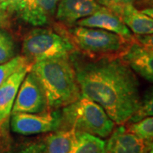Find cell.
I'll return each instance as SVG.
<instances>
[{
    "label": "cell",
    "instance_id": "9",
    "mask_svg": "<svg viewBox=\"0 0 153 153\" xmlns=\"http://www.w3.org/2000/svg\"><path fill=\"white\" fill-rule=\"evenodd\" d=\"M150 140H146L119 125L111 132L105 141V153H148Z\"/></svg>",
    "mask_w": 153,
    "mask_h": 153
},
{
    "label": "cell",
    "instance_id": "14",
    "mask_svg": "<svg viewBox=\"0 0 153 153\" xmlns=\"http://www.w3.org/2000/svg\"><path fill=\"white\" fill-rule=\"evenodd\" d=\"M111 11L120 18L134 36L153 33V19L138 10L134 4L121 6Z\"/></svg>",
    "mask_w": 153,
    "mask_h": 153
},
{
    "label": "cell",
    "instance_id": "18",
    "mask_svg": "<svg viewBox=\"0 0 153 153\" xmlns=\"http://www.w3.org/2000/svg\"><path fill=\"white\" fill-rule=\"evenodd\" d=\"M126 128L138 137L146 140H153V116L128 123Z\"/></svg>",
    "mask_w": 153,
    "mask_h": 153
},
{
    "label": "cell",
    "instance_id": "3",
    "mask_svg": "<svg viewBox=\"0 0 153 153\" xmlns=\"http://www.w3.org/2000/svg\"><path fill=\"white\" fill-rule=\"evenodd\" d=\"M54 27L70 39L76 50L90 59L121 57L134 41L100 28L66 26L59 22Z\"/></svg>",
    "mask_w": 153,
    "mask_h": 153
},
{
    "label": "cell",
    "instance_id": "28",
    "mask_svg": "<svg viewBox=\"0 0 153 153\" xmlns=\"http://www.w3.org/2000/svg\"><path fill=\"white\" fill-rule=\"evenodd\" d=\"M2 146H3V129H2V127H0V152H1Z\"/></svg>",
    "mask_w": 153,
    "mask_h": 153
},
{
    "label": "cell",
    "instance_id": "2",
    "mask_svg": "<svg viewBox=\"0 0 153 153\" xmlns=\"http://www.w3.org/2000/svg\"><path fill=\"white\" fill-rule=\"evenodd\" d=\"M43 88L48 110L61 109L81 97L71 56L35 62L31 70Z\"/></svg>",
    "mask_w": 153,
    "mask_h": 153
},
{
    "label": "cell",
    "instance_id": "24",
    "mask_svg": "<svg viewBox=\"0 0 153 153\" xmlns=\"http://www.w3.org/2000/svg\"><path fill=\"white\" fill-rule=\"evenodd\" d=\"M134 38L137 43L142 45L143 47L153 50V33L143 36H134Z\"/></svg>",
    "mask_w": 153,
    "mask_h": 153
},
{
    "label": "cell",
    "instance_id": "22",
    "mask_svg": "<svg viewBox=\"0 0 153 153\" xmlns=\"http://www.w3.org/2000/svg\"><path fill=\"white\" fill-rule=\"evenodd\" d=\"M97 2L100 5L109 9L110 10H113L121 6L135 4L138 0H97Z\"/></svg>",
    "mask_w": 153,
    "mask_h": 153
},
{
    "label": "cell",
    "instance_id": "15",
    "mask_svg": "<svg viewBox=\"0 0 153 153\" xmlns=\"http://www.w3.org/2000/svg\"><path fill=\"white\" fill-rule=\"evenodd\" d=\"M44 153H69L76 141L74 129H59L44 137Z\"/></svg>",
    "mask_w": 153,
    "mask_h": 153
},
{
    "label": "cell",
    "instance_id": "21",
    "mask_svg": "<svg viewBox=\"0 0 153 153\" xmlns=\"http://www.w3.org/2000/svg\"><path fill=\"white\" fill-rule=\"evenodd\" d=\"M15 42L9 33L0 30V65L15 57Z\"/></svg>",
    "mask_w": 153,
    "mask_h": 153
},
{
    "label": "cell",
    "instance_id": "20",
    "mask_svg": "<svg viewBox=\"0 0 153 153\" xmlns=\"http://www.w3.org/2000/svg\"><path fill=\"white\" fill-rule=\"evenodd\" d=\"M30 63L23 55L15 56L11 60L0 65V86L5 82L10 76L22 66Z\"/></svg>",
    "mask_w": 153,
    "mask_h": 153
},
{
    "label": "cell",
    "instance_id": "27",
    "mask_svg": "<svg viewBox=\"0 0 153 153\" xmlns=\"http://www.w3.org/2000/svg\"><path fill=\"white\" fill-rule=\"evenodd\" d=\"M140 10L142 11L143 13L146 14L147 16H149L150 17H152L153 19V7H149V8H144V9H141Z\"/></svg>",
    "mask_w": 153,
    "mask_h": 153
},
{
    "label": "cell",
    "instance_id": "10",
    "mask_svg": "<svg viewBox=\"0 0 153 153\" xmlns=\"http://www.w3.org/2000/svg\"><path fill=\"white\" fill-rule=\"evenodd\" d=\"M102 8L96 0H60L55 12V20L71 26L79 20L94 14Z\"/></svg>",
    "mask_w": 153,
    "mask_h": 153
},
{
    "label": "cell",
    "instance_id": "5",
    "mask_svg": "<svg viewBox=\"0 0 153 153\" xmlns=\"http://www.w3.org/2000/svg\"><path fill=\"white\" fill-rule=\"evenodd\" d=\"M22 49L23 56L31 64L71 56L76 52L70 39L55 27H38L29 31L23 38Z\"/></svg>",
    "mask_w": 153,
    "mask_h": 153
},
{
    "label": "cell",
    "instance_id": "16",
    "mask_svg": "<svg viewBox=\"0 0 153 153\" xmlns=\"http://www.w3.org/2000/svg\"><path fill=\"white\" fill-rule=\"evenodd\" d=\"M69 153H105V141L83 132H76V141Z\"/></svg>",
    "mask_w": 153,
    "mask_h": 153
},
{
    "label": "cell",
    "instance_id": "4",
    "mask_svg": "<svg viewBox=\"0 0 153 153\" xmlns=\"http://www.w3.org/2000/svg\"><path fill=\"white\" fill-rule=\"evenodd\" d=\"M60 111V129L72 128L100 138L109 137L114 129L115 123L102 106L83 95Z\"/></svg>",
    "mask_w": 153,
    "mask_h": 153
},
{
    "label": "cell",
    "instance_id": "25",
    "mask_svg": "<svg viewBox=\"0 0 153 153\" xmlns=\"http://www.w3.org/2000/svg\"><path fill=\"white\" fill-rule=\"evenodd\" d=\"M10 13L0 8V28L5 27L9 25Z\"/></svg>",
    "mask_w": 153,
    "mask_h": 153
},
{
    "label": "cell",
    "instance_id": "8",
    "mask_svg": "<svg viewBox=\"0 0 153 153\" xmlns=\"http://www.w3.org/2000/svg\"><path fill=\"white\" fill-rule=\"evenodd\" d=\"M60 0H22L16 8L18 17L33 27L49 25L55 17Z\"/></svg>",
    "mask_w": 153,
    "mask_h": 153
},
{
    "label": "cell",
    "instance_id": "13",
    "mask_svg": "<svg viewBox=\"0 0 153 153\" xmlns=\"http://www.w3.org/2000/svg\"><path fill=\"white\" fill-rule=\"evenodd\" d=\"M121 58L134 73L153 83V50L148 49L134 41Z\"/></svg>",
    "mask_w": 153,
    "mask_h": 153
},
{
    "label": "cell",
    "instance_id": "12",
    "mask_svg": "<svg viewBox=\"0 0 153 153\" xmlns=\"http://www.w3.org/2000/svg\"><path fill=\"white\" fill-rule=\"evenodd\" d=\"M76 25L81 27L103 29L117 33L128 39L134 38L131 31L127 27L120 18L104 6H102L100 10L93 15L79 20L76 22Z\"/></svg>",
    "mask_w": 153,
    "mask_h": 153
},
{
    "label": "cell",
    "instance_id": "7",
    "mask_svg": "<svg viewBox=\"0 0 153 153\" xmlns=\"http://www.w3.org/2000/svg\"><path fill=\"white\" fill-rule=\"evenodd\" d=\"M48 110L47 100L43 88L37 76L30 71L19 88L12 108V113H38Z\"/></svg>",
    "mask_w": 153,
    "mask_h": 153
},
{
    "label": "cell",
    "instance_id": "29",
    "mask_svg": "<svg viewBox=\"0 0 153 153\" xmlns=\"http://www.w3.org/2000/svg\"><path fill=\"white\" fill-rule=\"evenodd\" d=\"M148 153H153V140H150V149Z\"/></svg>",
    "mask_w": 153,
    "mask_h": 153
},
{
    "label": "cell",
    "instance_id": "23",
    "mask_svg": "<svg viewBox=\"0 0 153 153\" xmlns=\"http://www.w3.org/2000/svg\"><path fill=\"white\" fill-rule=\"evenodd\" d=\"M22 0H0V8L13 14Z\"/></svg>",
    "mask_w": 153,
    "mask_h": 153
},
{
    "label": "cell",
    "instance_id": "26",
    "mask_svg": "<svg viewBox=\"0 0 153 153\" xmlns=\"http://www.w3.org/2000/svg\"><path fill=\"white\" fill-rule=\"evenodd\" d=\"M135 4H139L144 8H149V7H153V0H138Z\"/></svg>",
    "mask_w": 153,
    "mask_h": 153
},
{
    "label": "cell",
    "instance_id": "19",
    "mask_svg": "<svg viewBox=\"0 0 153 153\" xmlns=\"http://www.w3.org/2000/svg\"><path fill=\"white\" fill-rule=\"evenodd\" d=\"M45 141L44 138L27 140L20 143L14 147L4 150L0 153H44Z\"/></svg>",
    "mask_w": 153,
    "mask_h": 153
},
{
    "label": "cell",
    "instance_id": "1",
    "mask_svg": "<svg viewBox=\"0 0 153 153\" xmlns=\"http://www.w3.org/2000/svg\"><path fill=\"white\" fill-rule=\"evenodd\" d=\"M71 59L81 94L101 105L115 124L128 123L141 100L134 71L121 57Z\"/></svg>",
    "mask_w": 153,
    "mask_h": 153
},
{
    "label": "cell",
    "instance_id": "17",
    "mask_svg": "<svg viewBox=\"0 0 153 153\" xmlns=\"http://www.w3.org/2000/svg\"><path fill=\"white\" fill-rule=\"evenodd\" d=\"M153 116V87L146 90L140 100V104L135 113L128 120V123H135L147 117Z\"/></svg>",
    "mask_w": 153,
    "mask_h": 153
},
{
    "label": "cell",
    "instance_id": "6",
    "mask_svg": "<svg viewBox=\"0 0 153 153\" xmlns=\"http://www.w3.org/2000/svg\"><path fill=\"white\" fill-rule=\"evenodd\" d=\"M61 111L47 110L38 113L17 112L11 114L10 128L14 133L22 135H33L61 128Z\"/></svg>",
    "mask_w": 153,
    "mask_h": 153
},
{
    "label": "cell",
    "instance_id": "11",
    "mask_svg": "<svg viewBox=\"0 0 153 153\" xmlns=\"http://www.w3.org/2000/svg\"><path fill=\"white\" fill-rule=\"evenodd\" d=\"M32 65L27 63L20 67L0 86V127L4 125L10 117L19 88Z\"/></svg>",
    "mask_w": 153,
    "mask_h": 153
}]
</instances>
